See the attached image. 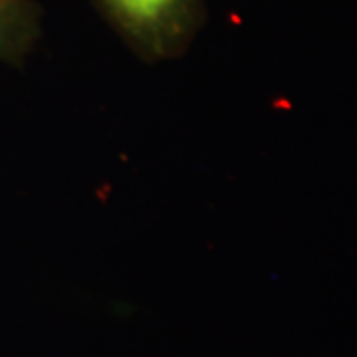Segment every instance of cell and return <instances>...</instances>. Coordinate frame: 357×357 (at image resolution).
I'll use <instances>...</instances> for the list:
<instances>
[{"label": "cell", "mask_w": 357, "mask_h": 357, "mask_svg": "<svg viewBox=\"0 0 357 357\" xmlns=\"http://www.w3.org/2000/svg\"><path fill=\"white\" fill-rule=\"evenodd\" d=\"M98 10L143 60L177 58L204 20L203 0H93Z\"/></svg>", "instance_id": "obj_1"}, {"label": "cell", "mask_w": 357, "mask_h": 357, "mask_svg": "<svg viewBox=\"0 0 357 357\" xmlns=\"http://www.w3.org/2000/svg\"><path fill=\"white\" fill-rule=\"evenodd\" d=\"M42 32L36 0H0V62L22 66Z\"/></svg>", "instance_id": "obj_2"}]
</instances>
